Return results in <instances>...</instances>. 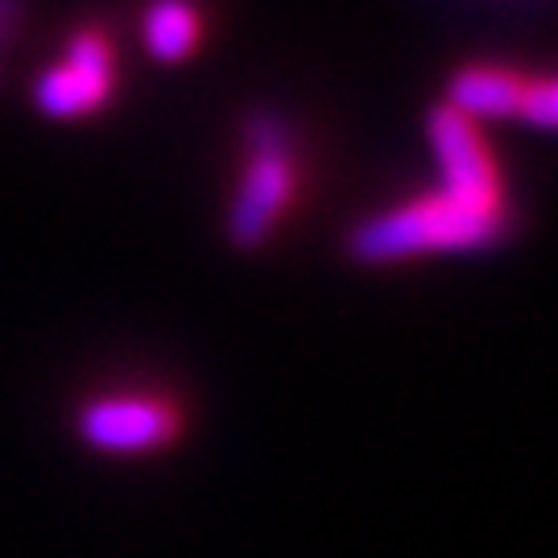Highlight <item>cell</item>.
<instances>
[{
	"instance_id": "6",
	"label": "cell",
	"mask_w": 558,
	"mask_h": 558,
	"mask_svg": "<svg viewBox=\"0 0 558 558\" xmlns=\"http://www.w3.org/2000/svg\"><path fill=\"white\" fill-rule=\"evenodd\" d=\"M525 75L509 71V66H463L447 83V108L468 117L472 124L484 117H518L521 92H525Z\"/></svg>"
},
{
	"instance_id": "5",
	"label": "cell",
	"mask_w": 558,
	"mask_h": 558,
	"mask_svg": "<svg viewBox=\"0 0 558 558\" xmlns=\"http://www.w3.org/2000/svg\"><path fill=\"white\" fill-rule=\"evenodd\" d=\"M174 435V414L154 398H100L80 410V439L96 451L129 456Z\"/></svg>"
},
{
	"instance_id": "8",
	"label": "cell",
	"mask_w": 558,
	"mask_h": 558,
	"mask_svg": "<svg viewBox=\"0 0 558 558\" xmlns=\"http://www.w3.org/2000/svg\"><path fill=\"white\" fill-rule=\"evenodd\" d=\"M518 120L525 124H534L542 133H550L558 120V92L550 80H530L525 83V92H521V104H518Z\"/></svg>"
},
{
	"instance_id": "9",
	"label": "cell",
	"mask_w": 558,
	"mask_h": 558,
	"mask_svg": "<svg viewBox=\"0 0 558 558\" xmlns=\"http://www.w3.org/2000/svg\"><path fill=\"white\" fill-rule=\"evenodd\" d=\"M9 17H13V0H0V38H4V29H9Z\"/></svg>"
},
{
	"instance_id": "3",
	"label": "cell",
	"mask_w": 558,
	"mask_h": 558,
	"mask_svg": "<svg viewBox=\"0 0 558 558\" xmlns=\"http://www.w3.org/2000/svg\"><path fill=\"white\" fill-rule=\"evenodd\" d=\"M117 87V59H112V41L100 29H80L66 41V54L50 62L34 80V104L38 112L54 120L87 117L108 104Z\"/></svg>"
},
{
	"instance_id": "4",
	"label": "cell",
	"mask_w": 558,
	"mask_h": 558,
	"mask_svg": "<svg viewBox=\"0 0 558 558\" xmlns=\"http://www.w3.org/2000/svg\"><path fill=\"white\" fill-rule=\"evenodd\" d=\"M426 137H430V154L439 161L442 186H451L459 195H472V199L509 203L497 158L472 120L451 112L447 104H435L426 117Z\"/></svg>"
},
{
	"instance_id": "1",
	"label": "cell",
	"mask_w": 558,
	"mask_h": 558,
	"mask_svg": "<svg viewBox=\"0 0 558 558\" xmlns=\"http://www.w3.org/2000/svg\"><path fill=\"white\" fill-rule=\"evenodd\" d=\"M509 228V203L472 199L451 186H435L401 207L377 211L348 232V257L360 265L426 257V253H476L497 244Z\"/></svg>"
},
{
	"instance_id": "2",
	"label": "cell",
	"mask_w": 558,
	"mask_h": 558,
	"mask_svg": "<svg viewBox=\"0 0 558 558\" xmlns=\"http://www.w3.org/2000/svg\"><path fill=\"white\" fill-rule=\"evenodd\" d=\"M244 174L228 207V244L232 248H260L274 223L286 216L299 186V166L290 154V129L278 112H253L244 120Z\"/></svg>"
},
{
	"instance_id": "7",
	"label": "cell",
	"mask_w": 558,
	"mask_h": 558,
	"mask_svg": "<svg viewBox=\"0 0 558 558\" xmlns=\"http://www.w3.org/2000/svg\"><path fill=\"white\" fill-rule=\"evenodd\" d=\"M141 38L158 62L191 59L203 38L199 9L191 0H149V9L141 17Z\"/></svg>"
}]
</instances>
